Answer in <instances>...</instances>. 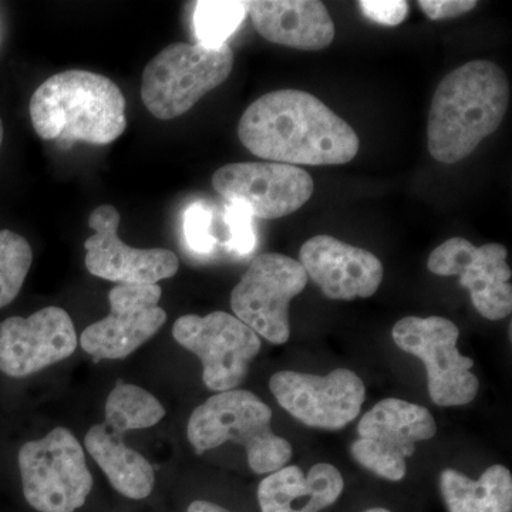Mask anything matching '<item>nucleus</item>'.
I'll return each instance as SVG.
<instances>
[{
	"label": "nucleus",
	"instance_id": "6e6552de",
	"mask_svg": "<svg viewBox=\"0 0 512 512\" xmlns=\"http://www.w3.org/2000/svg\"><path fill=\"white\" fill-rule=\"evenodd\" d=\"M436 433V420L426 407L384 399L359 421V437L350 453L377 477L400 481L406 476L407 458L416 453V444L433 439Z\"/></svg>",
	"mask_w": 512,
	"mask_h": 512
},
{
	"label": "nucleus",
	"instance_id": "bb28decb",
	"mask_svg": "<svg viewBox=\"0 0 512 512\" xmlns=\"http://www.w3.org/2000/svg\"><path fill=\"white\" fill-rule=\"evenodd\" d=\"M363 15L380 25L397 26L409 13V3L403 0H360Z\"/></svg>",
	"mask_w": 512,
	"mask_h": 512
},
{
	"label": "nucleus",
	"instance_id": "a211bd4d",
	"mask_svg": "<svg viewBox=\"0 0 512 512\" xmlns=\"http://www.w3.org/2000/svg\"><path fill=\"white\" fill-rule=\"evenodd\" d=\"M256 32L268 42L318 52L332 45L335 23L318 0H259L249 2Z\"/></svg>",
	"mask_w": 512,
	"mask_h": 512
},
{
	"label": "nucleus",
	"instance_id": "2eb2a0df",
	"mask_svg": "<svg viewBox=\"0 0 512 512\" xmlns=\"http://www.w3.org/2000/svg\"><path fill=\"white\" fill-rule=\"evenodd\" d=\"M120 214L113 205H100L89 217L92 237L84 242L87 271L117 285H157L178 272L177 255L164 248L140 249L119 237Z\"/></svg>",
	"mask_w": 512,
	"mask_h": 512
},
{
	"label": "nucleus",
	"instance_id": "cd10ccee",
	"mask_svg": "<svg viewBox=\"0 0 512 512\" xmlns=\"http://www.w3.org/2000/svg\"><path fill=\"white\" fill-rule=\"evenodd\" d=\"M417 5L431 20L458 18L471 12L478 3L476 0H419Z\"/></svg>",
	"mask_w": 512,
	"mask_h": 512
},
{
	"label": "nucleus",
	"instance_id": "1a4fd4ad",
	"mask_svg": "<svg viewBox=\"0 0 512 512\" xmlns=\"http://www.w3.org/2000/svg\"><path fill=\"white\" fill-rule=\"evenodd\" d=\"M299 261L282 254L256 256L231 293L235 316L274 345L291 336L289 305L308 285Z\"/></svg>",
	"mask_w": 512,
	"mask_h": 512
},
{
	"label": "nucleus",
	"instance_id": "20e7f679",
	"mask_svg": "<svg viewBox=\"0 0 512 512\" xmlns=\"http://www.w3.org/2000/svg\"><path fill=\"white\" fill-rule=\"evenodd\" d=\"M272 410L248 390H228L211 396L188 420L187 436L195 453L204 454L227 441L247 450L256 474L281 470L292 458V446L271 427Z\"/></svg>",
	"mask_w": 512,
	"mask_h": 512
},
{
	"label": "nucleus",
	"instance_id": "f3484780",
	"mask_svg": "<svg viewBox=\"0 0 512 512\" xmlns=\"http://www.w3.org/2000/svg\"><path fill=\"white\" fill-rule=\"evenodd\" d=\"M299 264L333 301L370 298L383 281V265L376 255L330 235L308 239L299 251Z\"/></svg>",
	"mask_w": 512,
	"mask_h": 512
},
{
	"label": "nucleus",
	"instance_id": "6ab92c4d",
	"mask_svg": "<svg viewBox=\"0 0 512 512\" xmlns=\"http://www.w3.org/2000/svg\"><path fill=\"white\" fill-rule=\"evenodd\" d=\"M343 488L342 474L332 464H315L306 474L285 466L259 484V507L262 512H319L335 504Z\"/></svg>",
	"mask_w": 512,
	"mask_h": 512
},
{
	"label": "nucleus",
	"instance_id": "412c9836",
	"mask_svg": "<svg viewBox=\"0 0 512 512\" xmlns=\"http://www.w3.org/2000/svg\"><path fill=\"white\" fill-rule=\"evenodd\" d=\"M440 491L448 512H512V477L501 464L487 468L478 480L447 468Z\"/></svg>",
	"mask_w": 512,
	"mask_h": 512
},
{
	"label": "nucleus",
	"instance_id": "7ed1b4c3",
	"mask_svg": "<svg viewBox=\"0 0 512 512\" xmlns=\"http://www.w3.org/2000/svg\"><path fill=\"white\" fill-rule=\"evenodd\" d=\"M30 120L47 141L107 146L126 131V97L109 77L69 70L49 77L30 100Z\"/></svg>",
	"mask_w": 512,
	"mask_h": 512
},
{
	"label": "nucleus",
	"instance_id": "5701e85b",
	"mask_svg": "<svg viewBox=\"0 0 512 512\" xmlns=\"http://www.w3.org/2000/svg\"><path fill=\"white\" fill-rule=\"evenodd\" d=\"M249 12V2L229 0H202L194 10V30L202 46L227 45L229 37L237 32Z\"/></svg>",
	"mask_w": 512,
	"mask_h": 512
},
{
	"label": "nucleus",
	"instance_id": "a878e982",
	"mask_svg": "<svg viewBox=\"0 0 512 512\" xmlns=\"http://www.w3.org/2000/svg\"><path fill=\"white\" fill-rule=\"evenodd\" d=\"M184 237L188 248L198 255H208L217 247L212 232V212L202 202H194L184 214Z\"/></svg>",
	"mask_w": 512,
	"mask_h": 512
},
{
	"label": "nucleus",
	"instance_id": "39448f33",
	"mask_svg": "<svg viewBox=\"0 0 512 512\" xmlns=\"http://www.w3.org/2000/svg\"><path fill=\"white\" fill-rule=\"evenodd\" d=\"M234 67L231 47L177 42L165 47L144 69L141 100L158 120H173L217 89Z\"/></svg>",
	"mask_w": 512,
	"mask_h": 512
},
{
	"label": "nucleus",
	"instance_id": "c756f323",
	"mask_svg": "<svg viewBox=\"0 0 512 512\" xmlns=\"http://www.w3.org/2000/svg\"><path fill=\"white\" fill-rule=\"evenodd\" d=\"M363 512H392V511L386 510V508H370V510H366Z\"/></svg>",
	"mask_w": 512,
	"mask_h": 512
},
{
	"label": "nucleus",
	"instance_id": "4be33fe9",
	"mask_svg": "<svg viewBox=\"0 0 512 512\" xmlns=\"http://www.w3.org/2000/svg\"><path fill=\"white\" fill-rule=\"evenodd\" d=\"M165 416L157 397L136 384L117 383L106 402V426L123 436L127 431L150 429Z\"/></svg>",
	"mask_w": 512,
	"mask_h": 512
},
{
	"label": "nucleus",
	"instance_id": "4468645a",
	"mask_svg": "<svg viewBox=\"0 0 512 512\" xmlns=\"http://www.w3.org/2000/svg\"><path fill=\"white\" fill-rule=\"evenodd\" d=\"M507 255L504 245L476 247L467 239L456 237L431 252L427 268L439 276H460V285L470 292L477 312L485 319L501 320L512 311Z\"/></svg>",
	"mask_w": 512,
	"mask_h": 512
},
{
	"label": "nucleus",
	"instance_id": "f257e3e1",
	"mask_svg": "<svg viewBox=\"0 0 512 512\" xmlns=\"http://www.w3.org/2000/svg\"><path fill=\"white\" fill-rule=\"evenodd\" d=\"M241 143L254 156L288 165H340L359 153L352 126L302 90L265 94L242 114Z\"/></svg>",
	"mask_w": 512,
	"mask_h": 512
},
{
	"label": "nucleus",
	"instance_id": "f8f14e48",
	"mask_svg": "<svg viewBox=\"0 0 512 512\" xmlns=\"http://www.w3.org/2000/svg\"><path fill=\"white\" fill-rule=\"evenodd\" d=\"M212 187L229 202L247 205L254 217L278 220L311 200V174L279 163L228 164L212 175Z\"/></svg>",
	"mask_w": 512,
	"mask_h": 512
},
{
	"label": "nucleus",
	"instance_id": "dca6fc26",
	"mask_svg": "<svg viewBox=\"0 0 512 512\" xmlns=\"http://www.w3.org/2000/svg\"><path fill=\"white\" fill-rule=\"evenodd\" d=\"M76 348L73 320L57 306L0 323V372L10 377L40 372L72 356Z\"/></svg>",
	"mask_w": 512,
	"mask_h": 512
},
{
	"label": "nucleus",
	"instance_id": "b1692460",
	"mask_svg": "<svg viewBox=\"0 0 512 512\" xmlns=\"http://www.w3.org/2000/svg\"><path fill=\"white\" fill-rule=\"evenodd\" d=\"M33 262L29 242L16 232L0 231V309L15 301Z\"/></svg>",
	"mask_w": 512,
	"mask_h": 512
},
{
	"label": "nucleus",
	"instance_id": "9b49d317",
	"mask_svg": "<svg viewBox=\"0 0 512 512\" xmlns=\"http://www.w3.org/2000/svg\"><path fill=\"white\" fill-rule=\"evenodd\" d=\"M269 389L296 420L322 430L348 426L366 399L365 383L349 369H336L328 376L285 370L271 377Z\"/></svg>",
	"mask_w": 512,
	"mask_h": 512
},
{
	"label": "nucleus",
	"instance_id": "0eeeda50",
	"mask_svg": "<svg viewBox=\"0 0 512 512\" xmlns=\"http://www.w3.org/2000/svg\"><path fill=\"white\" fill-rule=\"evenodd\" d=\"M392 338L426 366L430 397L437 406H466L476 399L480 382L471 372L474 360L458 352L456 323L441 316H406L393 326Z\"/></svg>",
	"mask_w": 512,
	"mask_h": 512
},
{
	"label": "nucleus",
	"instance_id": "423d86ee",
	"mask_svg": "<svg viewBox=\"0 0 512 512\" xmlns=\"http://www.w3.org/2000/svg\"><path fill=\"white\" fill-rule=\"evenodd\" d=\"M23 494L39 512H74L82 508L93 488L79 440L64 427L43 439L23 444L19 451Z\"/></svg>",
	"mask_w": 512,
	"mask_h": 512
},
{
	"label": "nucleus",
	"instance_id": "aec40b11",
	"mask_svg": "<svg viewBox=\"0 0 512 512\" xmlns=\"http://www.w3.org/2000/svg\"><path fill=\"white\" fill-rule=\"evenodd\" d=\"M84 446L117 493L131 500H144L153 493L156 476L150 461L128 447L123 436L106 424H97L87 431Z\"/></svg>",
	"mask_w": 512,
	"mask_h": 512
},
{
	"label": "nucleus",
	"instance_id": "ddd939ff",
	"mask_svg": "<svg viewBox=\"0 0 512 512\" xmlns=\"http://www.w3.org/2000/svg\"><path fill=\"white\" fill-rule=\"evenodd\" d=\"M158 285H117L109 293L110 313L84 330L80 345L100 360L126 359L167 322Z\"/></svg>",
	"mask_w": 512,
	"mask_h": 512
},
{
	"label": "nucleus",
	"instance_id": "393cba45",
	"mask_svg": "<svg viewBox=\"0 0 512 512\" xmlns=\"http://www.w3.org/2000/svg\"><path fill=\"white\" fill-rule=\"evenodd\" d=\"M254 215L245 204L229 202L225 210V224L228 227V239L225 248L232 254L245 256L251 254L256 247Z\"/></svg>",
	"mask_w": 512,
	"mask_h": 512
},
{
	"label": "nucleus",
	"instance_id": "f03ea898",
	"mask_svg": "<svg viewBox=\"0 0 512 512\" xmlns=\"http://www.w3.org/2000/svg\"><path fill=\"white\" fill-rule=\"evenodd\" d=\"M510 103L507 74L497 63L474 60L448 73L434 93L427 121L431 157L456 164L498 130Z\"/></svg>",
	"mask_w": 512,
	"mask_h": 512
},
{
	"label": "nucleus",
	"instance_id": "c85d7f7f",
	"mask_svg": "<svg viewBox=\"0 0 512 512\" xmlns=\"http://www.w3.org/2000/svg\"><path fill=\"white\" fill-rule=\"evenodd\" d=\"M187 512H231V511L225 510V508L220 507V505L210 503V501L198 500V501H194V503H192L190 505V507H188Z\"/></svg>",
	"mask_w": 512,
	"mask_h": 512
},
{
	"label": "nucleus",
	"instance_id": "7c9ffc66",
	"mask_svg": "<svg viewBox=\"0 0 512 512\" xmlns=\"http://www.w3.org/2000/svg\"><path fill=\"white\" fill-rule=\"evenodd\" d=\"M3 143V123L2 119H0V146H2Z\"/></svg>",
	"mask_w": 512,
	"mask_h": 512
},
{
	"label": "nucleus",
	"instance_id": "9d476101",
	"mask_svg": "<svg viewBox=\"0 0 512 512\" xmlns=\"http://www.w3.org/2000/svg\"><path fill=\"white\" fill-rule=\"evenodd\" d=\"M173 336L201 360L205 386L218 393L239 386L261 350L254 330L227 312L181 316L174 323Z\"/></svg>",
	"mask_w": 512,
	"mask_h": 512
}]
</instances>
